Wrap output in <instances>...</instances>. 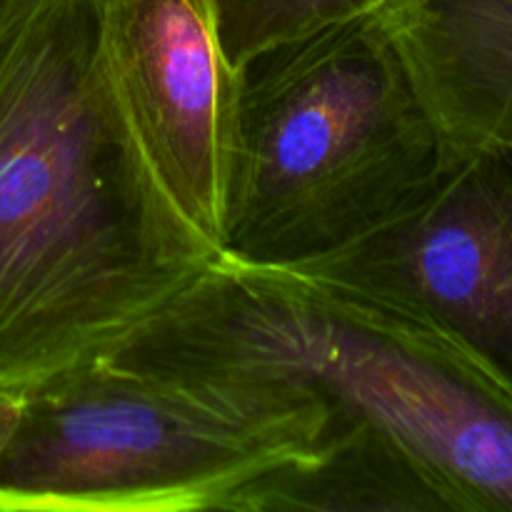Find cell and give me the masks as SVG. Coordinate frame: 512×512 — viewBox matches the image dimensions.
Segmentation results:
<instances>
[{"instance_id": "cell-1", "label": "cell", "mask_w": 512, "mask_h": 512, "mask_svg": "<svg viewBox=\"0 0 512 512\" xmlns=\"http://www.w3.org/2000/svg\"><path fill=\"white\" fill-rule=\"evenodd\" d=\"M218 255L125 118L100 0L0 10V380L105 358Z\"/></svg>"}, {"instance_id": "cell-2", "label": "cell", "mask_w": 512, "mask_h": 512, "mask_svg": "<svg viewBox=\"0 0 512 512\" xmlns=\"http://www.w3.org/2000/svg\"><path fill=\"white\" fill-rule=\"evenodd\" d=\"M105 358L225 395L315 403L385 440L450 512H512V385L443 330L298 268L220 253Z\"/></svg>"}, {"instance_id": "cell-3", "label": "cell", "mask_w": 512, "mask_h": 512, "mask_svg": "<svg viewBox=\"0 0 512 512\" xmlns=\"http://www.w3.org/2000/svg\"><path fill=\"white\" fill-rule=\"evenodd\" d=\"M460 150L380 10L283 45L245 70L220 253L318 263L398 218Z\"/></svg>"}, {"instance_id": "cell-4", "label": "cell", "mask_w": 512, "mask_h": 512, "mask_svg": "<svg viewBox=\"0 0 512 512\" xmlns=\"http://www.w3.org/2000/svg\"><path fill=\"white\" fill-rule=\"evenodd\" d=\"M315 403H270L95 358L23 390L0 512L225 510L318 448Z\"/></svg>"}, {"instance_id": "cell-5", "label": "cell", "mask_w": 512, "mask_h": 512, "mask_svg": "<svg viewBox=\"0 0 512 512\" xmlns=\"http://www.w3.org/2000/svg\"><path fill=\"white\" fill-rule=\"evenodd\" d=\"M298 270L443 330L512 385V148H463L398 218Z\"/></svg>"}, {"instance_id": "cell-6", "label": "cell", "mask_w": 512, "mask_h": 512, "mask_svg": "<svg viewBox=\"0 0 512 512\" xmlns=\"http://www.w3.org/2000/svg\"><path fill=\"white\" fill-rule=\"evenodd\" d=\"M100 28L125 118L155 178L220 250L245 70L225 53L213 0H100Z\"/></svg>"}, {"instance_id": "cell-7", "label": "cell", "mask_w": 512, "mask_h": 512, "mask_svg": "<svg viewBox=\"0 0 512 512\" xmlns=\"http://www.w3.org/2000/svg\"><path fill=\"white\" fill-rule=\"evenodd\" d=\"M458 148H512V0H393L380 8Z\"/></svg>"}, {"instance_id": "cell-8", "label": "cell", "mask_w": 512, "mask_h": 512, "mask_svg": "<svg viewBox=\"0 0 512 512\" xmlns=\"http://www.w3.org/2000/svg\"><path fill=\"white\" fill-rule=\"evenodd\" d=\"M225 510L450 512L433 483L400 450L358 428H325L313 453L250 480Z\"/></svg>"}, {"instance_id": "cell-9", "label": "cell", "mask_w": 512, "mask_h": 512, "mask_svg": "<svg viewBox=\"0 0 512 512\" xmlns=\"http://www.w3.org/2000/svg\"><path fill=\"white\" fill-rule=\"evenodd\" d=\"M393 0H213L225 53L248 70L283 45L378 13Z\"/></svg>"}, {"instance_id": "cell-10", "label": "cell", "mask_w": 512, "mask_h": 512, "mask_svg": "<svg viewBox=\"0 0 512 512\" xmlns=\"http://www.w3.org/2000/svg\"><path fill=\"white\" fill-rule=\"evenodd\" d=\"M20 403H23V390L10 388V385L0 380V450H3L10 433H13L15 420H18L20 413Z\"/></svg>"}, {"instance_id": "cell-11", "label": "cell", "mask_w": 512, "mask_h": 512, "mask_svg": "<svg viewBox=\"0 0 512 512\" xmlns=\"http://www.w3.org/2000/svg\"><path fill=\"white\" fill-rule=\"evenodd\" d=\"M10 3H13V0H0V10H3V8H8Z\"/></svg>"}]
</instances>
